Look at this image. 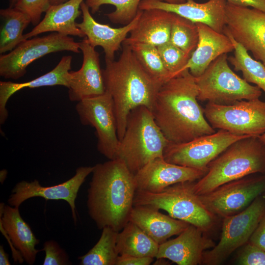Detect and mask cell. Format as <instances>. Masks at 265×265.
I'll return each instance as SVG.
<instances>
[{
    "mask_svg": "<svg viewBox=\"0 0 265 265\" xmlns=\"http://www.w3.org/2000/svg\"><path fill=\"white\" fill-rule=\"evenodd\" d=\"M195 77L188 70L160 87L152 112L170 143H181L215 132L197 100Z\"/></svg>",
    "mask_w": 265,
    "mask_h": 265,
    "instance_id": "6da1fadb",
    "label": "cell"
},
{
    "mask_svg": "<svg viewBox=\"0 0 265 265\" xmlns=\"http://www.w3.org/2000/svg\"><path fill=\"white\" fill-rule=\"evenodd\" d=\"M87 206L98 228L120 232L130 221L136 191L134 176L119 159L94 166Z\"/></svg>",
    "mask_w": 265,
    "mask_h": 265,
    "instance_id": "7a4b0ae2",
    "label": "cell"
},
{
    "mask_svg": "<svg viewBox=\"0 0 265 265\" xmlns=\"http://www.w3.org/2000/svg\"><path fill=\"white\" fill-rule=\"evenodd\" d=\"M103 75L106 91L113 100L117 134L120 140L130 112L140 106H145L152 111L163 84L148 74L131 47L124 44L117 60L106 61Z\"/></svg>",
    "mask_w": 265,
    "mask_h": 265,
    "instance_id": "3957f363",
    "label": "cell"
},
{
    "mask_svg": "<svg viewBox=\"0 0 265 265\" xmlns=\"http://www.w3.org/2000/svg\"><path fill=\"white\" fill-rule=\"evenodd\" d=\"M257 173H265V145L258 137H246L233 143L212 160L206 173L193 182V189L201 195Z\"/></svg>",
    "mask_w": 265,
    "mask_h": 265,
    "instance_id": "277c9868",
    "label": "cell"
},
{
    "mask_svg": "<svg viewBox=\"0 0 265 265\" xmlns=\"http://www.w3.org/2000/svg\"><path fill=\"white\" fill-rule=\"evenodd\" d=\"M169 142L156 123L152 111L140 106L129 113L115 159L122 160L135 174L148 162L163 158Z\"/></svg>",
    "mask_w": 265,
    "mask_h": 265,
    "instance_id": "5b68a950",
    "label": "cell"
},
{
    "mask_svg": "<svg viewBox=\"0 0 265 265\" xmlns=\"http://www.w3.org/2000/svg\"><path fill=\"white\" fill-rule=\"evenodd\" d=\"M193 182L177 183L158 192L136 190L133 206L148 205L164 210L174 218L207 231L214 224L215 215L194 192Z\"/></svg>",
    "mask_w": 265,
    "mask_h": 265,
    "instance_id": "8992f818",
    "label": "cell"
},
{
    "mask_svg": "<svg viewBox=\"0 0 265 265\" xmlns=\"http://www.w3.org/2000/svg\"><path fill=\"white\" fill-rule=\"evenodd\" d=\"M197 100L228 105L241 100L259 99L261 89L237 75L228 63L226 53L214 60L199 76L195 78Z\"/></svg>",
    "mask_w": 265,
    "mask_h": 265,
    "instance_id": "52a82bcc",
    "label": "cell"
},
{
    "mask_svg": "<svg viewBox=\"0 0 265 265\" xmlns=\"http://www.w3.org/2000/svg\"><path fill=\"white\" fill-rule=\"evenodd\" d=\"M203 110L213 129L256 137L265 132V102L259 99L241 100L228 105L208 102Z\"/></svg>",
    "mask_w": 265,
    "mask_h": 265,
    "instance_id": "ba28073f",
    "label": "cell"
},
{
    "mask_svg": "<svg viewBox=\"0 0 265 265\" xmlns=\"http://www.w3.org/2000/svg\"><path fill=\"white\" fill-rule=\"evenodd\" d=\"M79 42L73 38L57 32L25 40L9 53L0 55V76L17 80L26 72L32 62L51 53L70 51L80 52Z\"/></svg>",
    "mask_w": 265,
    "mask_h": 265,
    "instance_id": "9c48e42d",
    "label": "cell"
},
{
    "mask_svg": "<svg viewBox=\"0 0 265 265\" xmlns=\"http://www.w3.org/2000/svg\"><path fill=\"white\" fill-rule=\"evenodd\" d=\"M265 213V200L258 196L243 211L224 217L220 239L203 254L204 264L216 265L224 261L250 239Z\"/></svg>",
    "mask_w": 265,
    "mask_h": 265,
    "instance_id": "30bf717a",
    "label": "cell"
},
{
    "mask_svg": "<svg viewBox=\"0 0 265 265\" xmlns=\"http://www.w3.org/2000/svg\"><path fill=\"white\" fill-rule=\"evenodd\" d=\"M250 136L238 135L219 130L217 132L189 141L170 143L163 159L175 164L207 171L209 164L234 142Z\"/></svg>",
    "mask_w": 265,
    "mask_h": 265,
    "instance_id": "8fae6325",
    "label": "cell"
},
{
    "mask_svg": "<svg viewBox=\"0 0 265 265\" xmlns=\"http://www.w3.org/2000/svg\"><path fill=\"white\" fill-rule=\"evenodd\" d=\"M80 122L93 127L97 149L108 159H115L119 143L113 102L106 91L102 95L83 99L76 106Z\"/></svg>",
    "mask_w": 265,
    "mask_h": 265,
    "instance_id": "7c38bea8",
    "label": "cell"
},
{
    "mask_svg": "<svg viewBox=\"0 0 265 265\" xmlns=\"http://www.w3.org/2000/svg\"><path fill=\"white\" fill-rule=\"evenodd\" d=\"M264 192L265 177H245L225 183L199 196L209 211L224 217L243 211Z\"/></svg>",
    "mask_w": 265,
    "mask_h": 265,
    "instance_id": "4fadbf2b",
    "label": "cell"
},
{
    "mask_svg": "<svg viewBox=\"0 0 265 265\" xmlns=\"http://www.w3.org/2000/svg\"><path fill=\"white\" fill-rule=\"evenodd\" d=\"M226 27L234 38L265 67V12L227 2Z\"/></svg>",
    "mask_w": 265,
    "mask_h": 265,
    "instance_id": "5bb4252c",
    "label": "cell"
},
{
    "mask_svg": "<svg viewBox=\"0 0 265 265\" xmlns=\"http://www.w3.org/2000/svg\"><path fill=\"white\" fill-rule=\"evenodd\" d=\"M93 166H81L76 170L75 174L66 181L50 186H43L39 182L21 181L12 190L8 199V205L19 208L26 200L33 197H40L48 200L66 201L69 205L74 223L77 221L75 201L79 190L86 177L92 173Z\"/></svg>",
    "mask_w": 265,
    "mask_h": 265,
    "instance_id": "9a60e30c",
    "label": "cell"
},
{
    "mask_svg": "<svg viewBox=\"0 0 265 265\" xmlns=\"http://www.w3.org/2000/svg\"><path fill=\"white\" fill-rule=\"evenodd\" d=\"M207 170L183 166L166 161L163 158L154 159L134 174L136 190L161 191L173 185L194 182Z\"/></svg>",
    "mask_w": 265,
    "mask_h": 265,
    "instance_id": "2e32d148",
    "label": "cell"
},
{
    "mask_svg": "<svg viewBox=\"0 0 265 265\" xmlns=\"http://www.w3.org/2000/svg\"><path fill=\"white\" fill-rule=\"evenodd\" d=\"M79 43L83 55L82 64L79 70L70 71L67 88L69 100L77 102L106 92L99 53L85 37Z\"/></svg>",
    "mask_w": 265,
    "mask_h": 265,
    "instance_id": "e0dca14e",
    "label": "cell"
},
{
    "mask_svg": "<svg viewBox=\"0 0 265 265\" xmlns=\"http://www.w3.org/2000/svg\"><path fill=\"white\" fill-rule=\"evenodd\" d=\"M226 0H209L197 3L187 0L180 4H171L159 0H142L139 6L141 10L159 9L175 13L194 23L205 24L219 33H223L226 26Z\"/></svg>",
    "mask_w": 265,
    "mask_h": 265,
    "instance_id": "ac0fdd59",
    "label": "cell"
},
{
    "mask_svg": "<svg viewBox=\"0 0 265 265\" xmlns=\"http://www.w3.org/2000/svg\"><path fill=\"white\" fill-rule=\"evenodd\" d=\"M0 212V230L13 247L14 260L20 263L25 260L29 265L34 264L37 253L41 251L35 248L39 240L21 216L19 208L2 203Z\"/></svg>",
    "mask_w": 265,
    "mask_h": 265,
    "instance_id": "d6986e66",
    "label": "cell"
},
{
    "mask_svg": "<svg viewBox=\"0 0 265 265\" xmlns=\"http://www.w3.org/2000/svg\"><path fill=\"white\" fill-rule=\"evenodd\" d=\"M203 232L190 224L176 238L160 244L155 258H165L178 265L201 264L204 252L214 246Z\"/></svg>",
    "mask_w": 265,
    "mask_h": 265,
    "instance_id": "ffe728a7",
    "label": "cell"
},
{
    "mask_svg": "<svg viewBox=\"0 0 265 265\" xmlns=\"http://www.w3.org/2000/svg\"><path fill=\"white\" fill-rule=\"evenodd\" d=\"M82 21L77 26L84 34L89 43L94 48L101 47L105 53V61L114 60L116 52L127 38L128 33L136 26L142 12L139 10L133 20L122 27L113 28L96 21L92 16L89 8L83 1L80 5Z\"/></svg>",
    "mask_w": 265,
    "mask_h": 265,
    "instance_id": "44dd1931",
    "label": "cell"
},
{
    "mask_svg": "<svg viewBox=\"0 0 265 265\" xmlns=\"http://www.w3.org/2000/svg\"><path fill=\"white\" fill-rule=\"evenodd\" d=\"M195 24L198 42L183 69V72L188 70L195 78L200 76L218 56L234 50L232 41L226 35L215 31L205 24Z\"/></svg>",
    "mask_w": 265,
    "mask_h": 265,
    "instance_id": "7402d4cb",
    "label": "cell"
},
{
    "mask_svg": "<svg viewBox=\"0 0 265 265\" xmlns=\"http://www.w3.org/2000/svg\"><path fill=\"white\" fill-rule=\"evenodd\" d=\"M84 1L68 0L60 4L51 5L43 19L31 31L24 34L25 40L47 32L85 37L76 22V20L82 14L80 5Z\"/></svg>",
    "mask_w": 265,
    "mask_h": 265,
    "instance_id": "603a6c76",
    "label": "cell"
},
{
    "mask_svg": "<svg viewBox=\"0 0 265 265\" xmlns=\"http://www.w3.org/2000/svg\"><path fill=\"white\" fill-rule=\"evenodd\" d=\"M174 15L159 9L142 10L137 25L122 44L141 43L158 47L170 42Z\"/></svg>",
    "mask_w": 265,
    "mask_h": 265,
    "instance_id": "cb8c5ba5",
    "label": "cell"
},
{
    "mask_svg": "<svg viewBox=\"0 0 265 265\" xmlns=\"http://www.w3.org/2000/svg\"><path fill=\"white\" fill-rule=\"evenodd\" d=\"M159 210L148 205L133 206L130 221L160 244L171 237L180 234L190 224L164 214Z\"/></svg>",
    "mask_w": 265,
    "mask_h": 265,
    "instance_id": "d4e9b609",
    "label": "cell"
},
{
    "mask_svg": "<svg viewBox=\"0 0 265 265\" xmlns=\"http://www.w3.org/2000/svg\"><path fill=\"white\" fill-rule=\"evenodd\" d=\"M72 56H63L57 65L51 71L31 80L17 83L0 81V124L6 121L8 113L6 104L11 96L24 88H34L43 86L61 85L68 87L69 72L71 69Z\"/></svg>",
    "mask_w": 265,
    "mask_h": 265,
    "instance_id": "484cf974",
    "label": "cell"
},
{
    "mask_svg": "<svg viewBox=\"0 0 265 265\" xmlns=\"http://www.w3.org/2000/svg\"><path fill=\"white\" fill-rule=\"evenodd\" d=\"M159 244L139 226L129 221L119 232L116 246L119 255H127L155 258Z\"/></svg>",
    "mask_w": 265,
    "mask_h": 265,
    "instance_id": "4316f807",
    "label": "cell"
},
{
    "mask_svg": "<svg viewBox=\"0 0 265 265\" xmlns=\"http://www.w3.org/2000/svg\"><path fill=\"white\" fill-rule=\"evenodd\" d=\"M0 54L10 52L25 41L23 32L31 20L14 7L0 10Z\"/></svg>",
    "mask_w": 265,
    "mask_h": 265,
    "instance_id": "83f0119b",
    "label": "cell"
},
{
    "mask_svg": "<svg viewBox=\"0 0 265 265\" xmlns=\"http://www.w3.org/2000/svg\"><path fill=\"white\" fill-rule=\"evenodd\" d=\"M223 33L230 38L234 47V55L228 57L234 70L241 71L245 81L255 84L265 92V66L250 55L245 48L234 38L226 26Z\"/></svg>",
    "mask_w": 265,
    "mask_h": 265,
    "instance_id": "f1b7e54d",
    "label": "cell"
},
{
    "mask_svg": "<svg viewBox=\"0 0 265 265\" xmlns=\"http://www.w3.org/2000/svg\"><path fill=\"white\" fill-rule=\"evenodd\" d=\"M119 232L109 227L102 229L100 238L85 254L78 257L80 265H116L119 254L116 242Z\"/></svg>",
    "mask_w": 265,
    "mask_h": 265,
    "instance_id": "f546056e",
    "label": "cell"
},
{
    "mask_svg": "<svg viewBox=\"0 0 265 265\" xmlns=\"http://www.w3.org/2000/svg\"><path fill=\"white\" fill-rule=\"evenodd\" d=\"M129 46L140 64L153 79L161 84L171 79L157 47L141 43Z\"/></svg>",
    "mask_w": 265,
    "mask_h": 265,
    "instance_id": "4dcf8cb0",
    "label": "cell"
},
{
    "mask_svg": "<svg viewBox=\"0 0 265 265\" xmlns=\"http://www.w3.org/2000/svg\"><path fill=\"white\" fill-rule=\"evenodd\" d=\"M170 42L190 56L198 42L196 24L174 13Z\"/></svg>",
    "mask_w": 265,
    "mask_h": 265,
    "instance_id": "1f68e13d",
    "label": "cell"
},
{
    "mask_svg": "<svg viewBox=\"0 0 265 265\" xmlns=\"http://www.w3.org/2000/svg\"><path fill=\"white\" fill-rule=\"evenodd\" d=\"M142 0H85V2L92 14L97 12L101 6L110 4L115 6L114 11L106 14L113 23L126 25L136 17Z\"/></svg>",
    "mask_w": 265,
    "mask_h": 265,
    "instance_id": "d6a6232c",
    "label": "cell"
},
{
    "mask_svg": "<svg viewBox=\"0 0 265 265\" xmlns=\"http://www.w3.org/2000/svg\"><path fill=\"white\" fill-rule=\"evenodd\" d=\"M163 64L171 78L182 74L190 56L170 42L157 47Z\"/></svg>",
    "mask_w": 265,
    "mask_h": 265,
    "instance_id": "836d02e7",
    "label": "cell"
},
{
    "mask_svg": "<svg viewBox=\"0 0 265 265\" xmlns=\"http://www.w3.org/2000/svg\"><path fill=\"white\" fill-rule=\"evenodd\" d=\"M50 6V0H18L14 7L29 16L31 24L35 26Z\"/></svg>",
    "mask_w": 265,
    "mask_h": 265,
    "instance_id": "e575fe53",
    "label": "cell"
},
{
    "mask_svg": "<svg viewBox=\"0 0 265 265\" xmlns=\"http://www.w3.org/2000/svg\"><path fill=\"white\" fill-rule=\"evenodd\" d=\"M41 251H44L45 253L44 265H72L66 251L54 240L45 241Z\"/></svg>",
    "mask_w": 265,
    "mask_h": 265,
    "instance_id": "d590c367",
    "label": "cell"
},
{
    "mask_svg": "<svg viewBox=\"0 0 265 265\" xmlns=\"http://www.w3.org/2000/svg\"><path fill=\"white\" fill-rule=\"evenodd\" d=\"M237 263L241 265H265V251L249 242L238 255Z\"/></svg>",
    "mask_w": 265,
    "mask_h": 265,
    "instance_id": "8d00e7d4",
    "label": "cell"
},
{
    "mask_svg": "<svg viewBox=\"0 0 265 265\" xmlns=\"http://www.w3.org/2000/svg\"><path fill=\"white\" fill-rule=\"evenodd\" d=\"M154 258L122 255L118 257L116 265H149Z\"/></svg>",
    "mask_w": 265,
    "mask_h": 265,
    "instance_id": "74e56055",
    "label": "cell"
},
{
    "mask_svg": "<svg viewBox=\"0 0 265 265\" xmlns=\"http://www.w3.org/2000/svg\"><path fill=\"white\" fill-rule=\"evenodd\" d=\"M249 241L265 251V213Z\"/></svg>",
    "mask_w": 265,
    "mask_h": 265,
    "instance_id": "f35d334b",
    "label": "cell"
},
{
    "mask_svg": "<svg viewBox=\"0 0 265 265\" xmlns=\"http://www.w3.org/2000/svg\"><path fill=\"white\" fill-rule=\"evenodd\" d=\"M233 5L240 7H251L265 12V0H226Z\"/></svg>",
    "mask_w": 265,
    "mask_h": 265,
    "instance_id": "ab89813d",
    "label": "cell"
},
{
    "mask_svg": "<svg viewBox=\"0 0 265 265\" xmlns=\"http://www.w3.org/2000/svg\"><path fill=\"white\" fill-rule=\"evenodd\" d=\"M9 255L5 251L2 245L0 246V265H11L9 260Z\"/></svg>",
    "mask_w": 265,
    "mask_h": 265,
    "instance_id": "60d3db41",
    "label": "cell"
},
{
    "mask_svg": "<svg viewBox=\"0 0 265 265\" xmlns=\"http://www.w3.org/2000/svg\"><path fill=\"white\" fill-rule=\"evenodd\" d=\"M168 3L180 4L186 2L187 0H159Z\"/></svg>",
    "mask_w": 265,
    "mask_h": 265,
    "instance_id": "b9f144b4",
    "label": "cell"
},
{
    "mask_svg": "<svg viewBox=\"0 0 265 265\" xmlns=\"http://www.w3.org/2000/svg\"><path fill=\"white\" fill-rule=\"evenodd\" d=\"M156 261L153 264V265H167L168 263L166 259L159 258H156Z\"/></svg>",
    "mask_w": 265,
    "mask_h": 265,
    "instance_id": "7bdbcfd3",
    "label": "cell"
},
{
    "mask_svg": "<svg viewBox=\"0 0 265 265\" xmlns=\"http://www.w3.org/2000/svg\"><path fill=\"white\" fill-rule=\"evenodd\" d=\"M7 171L5 169L2 170L0 171V182L1 183L4 181L6 177Z\"/></svg>",
    "mask_w": 265,
    "mask_h": 265,
    "instance_id": "ee69618b",
    "label": "cell"
},
{
    "mask_svg": "<svg viewBox=\"0 0 265 265\" xmlns=\"http://www.w3.org/2000/svg\"><path fill=\"white\" fill-rule=\"evenodd\" d=\"M68 0H50L51 5H56L64 2Z\"/></svg>",
    "mask_w": 265,
    "mask_h": 265,
    "instance_id": "f6af8a7d",
    "label": "cell"
},
{
    "mask_svg": "<svg viewBox=\"0 0 265 265\" xmlns=\"http://www.w3.org/2000/svg\"><path fill=\"white\" fill-rule=\"evenodd\" d=\"M18 0H8L9 7H13Z\"/></svg>",
    "mask_w": 265,
    "mask_h": 265,
    "instance_id": "bcb514c9",
    "label": "cell"
},
{
    "mask_svg": "<svg viewBox=\"0 0 265 265\" xmlns=\"http://www.w3.org/2000/svg\"><path fill=\"white\" fill-rule=\"evenodd\" d=\"M258 137L262 142L265 145V132Z\"/></svg>",
    "mask_w": 265,
    "mask_h": 265,
    "instance_id": "7dc6e473",
    "label": "cell"
}]
</instances>
